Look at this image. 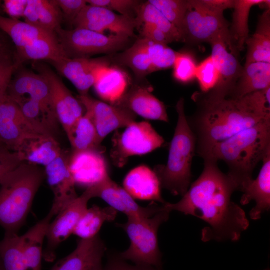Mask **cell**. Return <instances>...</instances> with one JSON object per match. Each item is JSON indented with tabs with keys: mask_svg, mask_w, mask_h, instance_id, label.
Masks as SVG:
<instances>
[{
	"mask_svg": "<svg viewBox=\"0 0 270 270\" xmlns=\"http://www.w3.org/2000/svg\"><path fill=\"white\" fill-rule=\"evenodd\" d=\"M112 142V160L116 167L122 168L130 156L151 152L160 148L164 140L148 122H134L122 132L116 130Z\"/></svg>",
	"mask_w": 270,
	"mask_h": 270,
	"instance_id": "9c48e42d",
	"label": "cell"
},
{
	"mask_svg": "<svg viewBox=\"0 0 270 270\" xmlns=\"http://www.w3.org/2000/svg\"><path fill=\"white\" fill-rule=\"evenodd\" d=\"M178 120L170 146L167 163L156 166V174L161 188L174 196H183L188 190L192 178V166L196 154V139L188 124L184 100L177 102Z\"/></svg>",
	"mask_w": 270,
	"mask_h": 270,
	"instance_id": "5b68a950",
	"label": "cell"
},
{
	"mask_svg": "<svg viewBox=\"0 0 270 270\" xmlns=\"http://www.w3.org/2000/svg\"><path fill=\"white\" fill-rule=\"evenodd\" d=\"M0 145H4V144H2V143L1 142L0 140Z\"/></svg>",
	"mask_w": 270,
	"mask_h": 270,
	"instance_id": "11a10c76",
	"label": "cell"
},
{
	"mask_svg": "<svg viewBox=\"0 0 270 270\" xmlns=\"http://www.w3.org/2000/svg\"><path fill=\"white\" fill-rule=\"evenodd\" d=\"M88 4L108 10L120 14L135 18L136 10L142 3L136 0H86Z\"/></svg>",
	"mask_w": 270,
	"mask_h": 270,
	"instance_id": "ee69618b",
	"label": "cell"
},
{
	"mask_svg": "<svg viewBox=\"0 0 270 270\" xmlns=\"http://www.w3.org/2000/svg\"><path fill=\"white\" fill-rule=\"evenodd\" d=\"M118 212L110 206L101 208L93 205L88 208L77 224L73 234L80 239H89L97 236L103 224L114 221Z\"/></svg>",
	"mask_w": 270,
	"mask_h": 270,
	"instance_id": "836d02e7",
	"label": "cell"
},
{
	"mask_svg": "<svg viewBox=\"0 0 270 270\" xmlns=\"http://www.w3.org/2000/svg\"><path fill=\"white\" fill-rule=\"evenodd\" d=\"M123 185L134 199L166 203L162 197L160 184L156 174L146 166H140L130 171Z\"/></svg>",
	"mask_w": 270,
	"mask_h": 270,
	"instance_id": "cb8c5ba5",
	"label": "cell"
},
{
	"mask_svg": "<svg viewBox=\"0 0 270 270\" xmlns=\"http://www.w3.org/2000/svg\"><path fill=\"white\" fill-rule=\"evenodd\" d=\"M55 32L66 56L70 58H90L96 54L116 52L124 48L130 38L80 28L66 30L60 27Z\"/></svg>",
	"mask_w": 270,
	"mask_h": 270,
	"instance_id": "52a82bcc",
	"label": "cell"
},
{
	"mask_svg": "<svg viewBox=\"0 0 270 270\" xmlns=\"http://www.w3.org/2000/svg\"><path fill=\"white\" fill-rule=\"evenodd\" d=\"M52 218L48 214L22 236V252L26 270H42L44 242Z\"/></svg>",
	"mask_w": 270,
	"mask_h": 270,
	"instance_id": "484cf974",
	"label": "cell"
},
{
	"mask_svg": "<svg viewBox=\"0 0 270 270\" xmlns=\"http://www.w3.org/2000/svg\"><path fill=\"white\" fill-rule=\"evenodd\" d=\"M14 61L18 69L22 63L28 61H58L67 58L60 44L56 35L36 40L26 46L16 50Z\"/></svg>",
	"mask_w": 270,
	"mask_h": 270,
	"instance_id": "4316f807",
	"label": "cell"
},
{
	"mask_svg": "<svg viewBox=\"0 0 270 270\" xmlns=\"http://www.w3.org/2000/svg\"><path fill=\"white\" fill-rule=\"evenodd\" d=\"M173 67L174 76L180 82L188 83L196 78L197 65L190 54L177 52Z\"/></svg>",
	"mask_w": 270,
	"mask_h": 270,
	"instance_id": "7bdbcfd3",
	"label": "cell"
},
{
	"mask_svg": "<svg viewBox=\"0 0 270 270\" xmlns=\"http://www.w3.org/2000/svg\"><path fill=\"white\" fill-rule=\"evenodd\" d=\"M269 150L270 119L216 144L202 158L224 162L228 170L226 174L242 192L253 179L254 168Z\"/></svg>",
	"mask_w": 270,
	"mask_h": 270,
	"instance_id": "3957f363",
	"label": "cell"
},
{
	"mask_svg": "<svg viewBox=\"0 0 270 270\" xmlns=\"http://www.w3.org/2000/svg\"><path fill=\"white\" fill-rule=\"evenodd\" d=\"M270 92L268 87L240 98L195 101L196 110L186 118L196 139V154L203 158L216 144L270 119Z\"/></svg>",
	"mask_w": 270,
	"mask_h": 270,
	"instance_id": "7a4b0ae2",
	"label": "cell"
},
{
	"mask_svg": "<svg viewBox=\"0 0 270 270\" xmlns=\"http://www.w3.org/2000/svg\"><path fill=\"white\" fill-rule=\"evenodd\" d=\"M229 30V24L224 15L214 14L200 10L190 4L188 0L182 29L184 42L210 43L219 36H230Z\"/></svg>",
	"mask_w": 270,
	"mask_h": 270,
	"instance_id": "5bb4252c",
	"label": "cell"
},
{
	"mask_svg": "<svg viewBox=\"0 0 270 270\" xmlns=\"http://www.w3.org/2000/svg\"><path fill=\"white\" fill-rule=\"evenodd\" d=\"M118 60L122 64L129 67L139 78L153 72L150 60L140 39L120 54Z\"/></svg>",
	"mask_w": 270,
	"mask_h": 270,
	"instance_id": "f35d334b",
	"label": "cell"
},
{
	"mask_svg": "<svg viewBox=\"0 0 270 270\" xmlns=\"http://www.w3.org/2000/svg\"><path fill=\"white\" fill-rule=\"evenodd\" d=\"M17 70L14 59L6 50L0 54V96L6 92L12 74Z\"/></svg>",
	"mask_w": 270,
	"mask_h": 270,
	"instance_id": "bcb514c9",
	"label": "cell"
},
{
	"mask_svg": "<svg viewBox=\"0 0 270 270\" xmlns=\"http://www.w3.org/2000/svg\"><path fill=\"white\" fill-rule=\"evenodd\" d=\"M106 246L98 234L78 240L76 248L60 260L52 270H103L102 258Z\"/></svg>",
	"mask_w": 270,
	"mask_h": 270,
	"instance_id": "44dd1931",
	"label": "cell"
},
{
	"mask_svg": "<svg viewBox=\"0 0 270 270\" xmlns=\"http://www.w3.org/2000/svg\"><path fill=\"white\" fill-rule=\"evenodd\" d=\"M40 134L22 114L18 104L6 93L0 96V140L16 152L26 139Z\"/></svg>",
	"mask_w": 270,
	"mask_h": 270,
	"instance_id": "7c38bea8",
	"label": "cell"
},
{
	"mask_svg": "<svg viewBox=\"0 0 270 270\" xmlns=\"http://www.w3.org/2000/svg\"><path fill=\"white\" fill-rule=\"evenodd\" d=\"M211 56L219 72V79L216 86L207 93L196 92L194 101L206 103L219 102L230 96L240 77L243 68L238 58V53L232 47L230 37L220 36L210 43Z\"/></svg>",
	"mask_w": 270,
	"mask_h": 270,
	"instance_id": "ba28073f",
	"label": "cell"
},
{
	"mask_svg": "<svg viewBox=\"0 0 270 270\" xmlns=\"http://www.w3.org/2000/svg\"><path fill=\"white\" fill-rule=\"evenodd\" d=\"M74 28L131 38L136 28L135 18L117 14L104 8L87 4L74 20Z\"/></svg>",
	"mask_w": 270,
	"mask_h": 270,
	"instance_id": "4fadbf2b",
	"label": "cell"
},
{
	"mask_svg": "<svg viewBox=\"0 0 270 270\" xmlns=\"http://www.w3.org/2000/svg\"><path fill=\"white\" fill-rule=\"evenodd\" d=\"M136 28L142 24H151L164 32L174 42H184L182 32L148 0L140 5L136 10Z\"/></svg>",
	"mask_w": 270,
	"mask_h": 270,
	"instance_id": "8d00e7d4",
	"label": "cell"
},
{
	"mask_svg": "<svg viewBox=\"0 0 270 270\" xmlns=\"http://www.w3.org/2000/svg\"><path fill=\"white\" fill-rule=\"evenodd\" d=\"M164 204V210L152 217H128L126 223L116 224L124 230L130 242L128 248L119 254L122 258L136 265L162 268L158 232L160 225L168 220L170 212Z\"/></svg>",
	"mask_w": 270,
	"mask_h": 270,
	"instance_id": "8992f818",
	"label": "cell"
},
{
	"mask_svg": "<svg viewBox=\"0 0 270 270\" xmlns=\"http://www.w3.org/2000/svg\"><path fill=\"white\" fill-rule=\"evenodd\" d=\"M263 6L270 9L269 0H234L232 22L230 28V36L232 46L238 53L244 48L248 38V18L252 7Z\"/></svg>",
	"mask_w": 270,
	"mask_h": 270,
	"instance_id": "f1b7e54d",
	"label": "cell"
},
{
	"mask_svg": "<svg viewBox=\"0 0 270 270\" xmlns=\"http://www.w3.org/2000/svg\"><path fill=\"white\" fill-rule=\"evenodd\" d=\"M140 40L150 60L153 72L173 67L178 52L168 45L144 38Z\"/></svg>",
	"mask_w": 270,
	"mask_h": 270,
	"instance_id": "ab89813d",
	"label": "cell"
},
{
	"mask_svg": "<svg viewBox=\"0 0 270 270\" xmlns=\"http://www.w3.org/2000/svg\"><path fill=\"white\" fill-rule=\"evenodd\" d=\"M6 50L4 49V48L3 46V44L2 42V40L0 36V54L2 53V52H4Z\"/></svg>",
	"mask_w": 270,
	"mask_h": 270,
	"instance_id": "f5cc1de1",
	"label": "cell"
},
{
	"mask_svg": "<svg viewBox=\"0 0 270 270\" xmlns=\"http://www.w3.org/2000/svg\"><path fill=\"white\" fill-rule=\"evenodd\" d=\"M15 102L25 117L40 134L56 140L60 122L56 117L47 112L32 100L26 98Z\"/></svg>",
	"mask_w": 270,
	"mask_h": 270,
	"instance_id": "e575fe53",
	"label": "cell"
},
{
	"mask_svg": "<svg viewBox=\"0 0 270 270\" xmlns=\"http://www.w3.org/2000/svg\"><path fill=\"white\" fill-rule=\"evenodd\" d=\"M70 154L63 151L60 156L45 166V176L54 196L53 204L48 213L52 218L78 196L69 168Z\"/></svg>",
	"mask_w": 270,
	"mask_h": 270,
	"instance_id": "2e32d148",
	"label": "cell"
},
{
	"mask_svg": "<svg viewBox=\"0 0 270 270\" xmlns=\"http://www.w3.org/2000/svg\"><path fill=\"white\" fill-rule=\"evenodd\" d=\"M262 166L256 180H252L244 188L240 204H248L254 200L256 206L250 212V217L258 220L270 208V150L262 160Z\"/></svg>",
	"mask_w": 270,
	"mask_h": 270,
	"instance_id": "603a6c76",
	"label": "cell"
},
{
	"mask_svg": "<svg viewBox=\"0 0 270 270\" xmlns=\"http://www.w3.org/2000/svg\"><path fill=\"white\" fill-rule=\"evenodd\" d=\"M138 28H142L140 33L142 38L166 45L174 42L164 32L151 24H142Z\"/></svg>",
	"mask_w": 270,
	"mask_h": 270,
	"instance_id": "681fc988",
	"label": "cell"
},
{
	"mask_svg": "<svg viewBox=\"0 0 270 270\" xmlns=\"http://www.w3.org/2000/svg\"><path fill=\"white\" fill-rule=\"evenodd\" d=\"M92 198H100L117 212L128 217L150 218L164 210V204H154L147 207L139 206L122 188L108 177L99 184L88 188Z\"/></svg>",
	"mask_w": 270,
	"mask_h": 270,
	"instance_id": "e0dca14e",
	"label": "cell"
},
{
	"mask_svg": "<svg viewBox=\"0 0 270 270\" xmlns=\"http://www.w3.org/2000/svg\"><path fill=\"white\" fill-rule=\"evenodd\" d=\"M103 148L72 150L70 154L68 164L76 185L88 188L110 176Z\"/></svg>",
	"mask_w": 270,
	"mask_h": 270,
	"instance_id": "ac0fdd59",
	"label": "cell"
},
{
	"mask_svg": "<svg viewBox=\"0 0 270 270\" xmlns=\"http://www.w3.org/2000/svg\"><path fill=\"white\" fill-rule=\"evenodd\" d=\"M0 258L3 270H26L22 249V236L5 234L0 242Z\"/></svg>",
	"mask_w": 270,
	"mask_h": 270,
	"instance_id": "74e56055",
	"label": "cell"
},
{
	"mask_svg": "<svg viewBox=\"0 0 270 270\" xmlns=\"http://www.w3.org/2000/svg\"><path fill=\"white\" fill-rule=\"evenodd\" d=\"M113 105L128 109L146 119L168 122L164 104L146 86H132Z\"/></svg>",
	"mask_w": 270,
	"mask_h": 270,
	"instance_id": "7402d4cb",
	"label": "cell"
},
{
	"mask_svg": "<svg viewBox=\"0 0 270 270\" xmlns=\"http://www.w3.org/2000/svg\"><path fill=\"white\" fill-rule=\"evenodd\" d=\"M63 151L56 139L39 135L26 140L16 152L24 162L45 167L60 156Z\"/></svg>",
	"mask_w": 270,
	"mask_h": 270,
	"instance_id": "d4e9b609",
	"label": "cell"
},
{
	"mask_svg": "<svg viewBox=\"0 0 270 270\" xmlns=\"http://www.w3.org/2000/svg\"><path fill=\"white\" fill-rule=\"evenodd\" d=\"M148 2L156 8L182 34V24L188 8V0H148Z\"/></svg>",
	"mask_w": 270,
	"mask_h": 270,
	"instance_id": "60d3db41",
	"label": "cell"
},
{
	"mask_svg": "<svg viewBox=\"0 0 270 270\" xmlns=\"http://www.w3.org/2000/svg\"><path fill=\"white\" fill-rule=\"evenodd\" d=\"M66 134L72 150L102 148L94 124L86 112Z\"/></svg>",
	"mask_w": 270,
	"mask_h": 270,
	"instance_id": "d590c367",
	"label": "cell"
},
{
	"mask_svg": "<svg viewBox=\"0 0 270 270\" xmlns=\"http://www.w3.org/2000/svg\"><path fill=\"white\" fill-rule=\"evenodd\" d=\"M62 14L69 22L74 20L88 4L86 0H54Z\"/></svg>",
	"mask_w": 270,
	"mask_h": 270,
	"instance_id": "c3c4849f",
	"label": "cell"
},
{
	"mask_svg": "<svg viewBox=\"0 0 270 270\" xmlns=\"http://www.w3.org/2000/svg\"><path fill=\"white\" fill-rule=\"evenodd\" d=\"M24 163L18 154L0 145V184L4 178Z\"/></svg>",
	"mask_w": 270,
	"mask_h": 270,
	"instance_id": "f6af8a7d",
	"label": "cell"
},
{
	"mask_svg": "<svg viewBox=\"0 0 270 270\" xmlns=\"http://www.w3.org/2000/svg\"><path fill=\"white\" fill-rule=\"evenodd\" d=\"M34 66L48 82L54 110L67 134L84 115L82 106L50 66L38 62Z\"/></svg>",
	"mask_w": 270,
	"mask_h": 270,
	"instance_id": "30bf717a",
	"label": "cell"
},
{
	"mask_svg": "<svg viewBox=\"0 0 270 270\" xmlns=\"http://www.w3.org/2000/svg\"><path fill=\"white\" fill-rule=\"evenodd\" d=\"M246 64L270 63V10L266 9L259 18L255 33L248 38Z\"/></svg>",
	"mask_w": 270,
	"mask_h": 270,
	"instance_id": "1f68e13d",
	"label": "cell"
},
{
	"mask_svg": "<svg viewBox=\"0 0 270 270\" xmlns=\"http://www.w3.org/2000/svg\"><path fill=\"white\" fill-rule=\"evenodd\" d=\"M128 82L126 73L110 66L100 72L93 86L100 98L113 105L128 89Z\"/></svg>",
	"mask_w": 270,
	"mask_h": 270,
	"instance_id": "4dcf8cb0",
	"label": "cell"
},
{
	"mask_svg": "<svg viewBox=\"0 0 270 270\" xmlns=\"http://www.w3.org/2000/svg\"><path fill=\"white\" fill-rule=\"evenodd\" d=\"M0 30L7 34L16 46L22 48L40 38L56 35L36 26L0 15Z\"/></svg>",
	"mask_w": 270,
	"mask_h": 270,
	"instance_id": "d6a6232c",
	"label": "cell"
},
{
	"mask_svg": "<svg viewBox=\"0 0 270 270\" xmlns=\"http://www.w3.org/2000/svg\"><path fill=\"white\" fill-rule=\"evenodd\" d=\"M92 198L90 190L86 188L80 196L60 212L50 222L46 236V245L43 251V258L45 260L54 261L56 249L73 234L79 220L88 208V202Z\"/></svg>",
	"mask_w": 270,
	"mask_h": 270,
	"instance_id": "8fae6325",
	"label": "cell"
},
{
	"mask_svg": "<svg viewBox=\"0 0 270 270\" xmlns=\"http://www.w3.org/2000/svg\"><path fill=\"white\" fill-rule=\"evenodd\" d=\"M192 6L207 12L224 15L225 10L234 8V0H188Z\"/></svg>",
	"mask_w": 270,
	"mask_h": 270,
	"instance_id": "7dc6e473",
	"label": "cell"
},
{
	"mask_svg": "<svg viewBox=\"0 0 270 270\" xmlns=\"http://www.w3.org/2000/svg\"><path fill=\"white\" fill-rule=\"evenodd\" d=\"M6 94L14 102L26 98L38 102L47 112L56 118L48 82L38 73L26 70L20 71L14 79L12 78Z\"/></svg>",
	"mask_w": 270,
	"mask_h": 270,
	"instance_id": "ffe728a7",
	"label": "cell"
},
{
	"mask_svg": "<svg viewBox=\"0 0 270 270\" xmlns=\"http://www.w3.org/2000/svg\"><path fill=\"white\" fill-rule=\"evenodd\" d=\"M45 177L41 168L24 162L2 180L0 184V226L5 234H18Z\"/></svg>",
	"mask_w": 270,
	"mask_h": 270,
	"instance_id": "277c9868",
	"label": "cell"
},
{
	"mask_svg": "<svg viewBox=\"0 0 270 270\" xmlns=\"http://www.w3.org/2000/svg\"><path fill=\"white\" fill-rule=\"evenodd\" d=\"M24 22L56 33L60 26L62 12L54 0H28Z\"/></svg>",
	"mask_w": 270,
	"mask_h": 270,
	"instance_id": "f546056e",
	"label": "cell"
},
{
	"mask_svg": "<svg viewBox=\"0 0 270 270\" xmlns=\"http://www.w3.org/2000/svg\"><path fill=\"white\" fill-rule=\"evenodd\" d=\"M28 0H5L2 8L10 18L20 20L23 18Z\"/></svg>",
	"mask_w": 270,
	"mask_h": 270,
	"instance_id": "816d5d0a",
	"label": "cell"
},
{
	"mask_svg": "<svg viewBox=\"0 0 270 270\" xmlns=\"http://www.w3.org/2000/svg\"><path fill=\"white\" fill-rule=\"evenodd\" d=\"M50 63L76 87L80 95H87L100 74L110 66L106 58H64Z\"/></svg>",
	"mask_w": 270,
	"mask_h": 270,
	"instance_id": "d6986e66",
	"label": "cell"
},
{
	"mask_svg": "<svg viewBox=\"0 0 270 270\" xmlns=\"http://www.w3.org/2000/svg\"><path fill=\"white\" fill-rule=\"evenodd\" d=\"M270 87V63L246 64L242 74L228 98H237Z\"/></svg>",
	"mask_w": 270,
	"mask_h": 270,
	"instance_id": "83f0119b",
	"label": "cell"
},
{
	"mask_svg": "<svg viewBox=\"0 0 270 270\" xmlns=\"http://www.w3.org/2000/svg\"><path fill=\"white\" fill-rule=\"evenodd\" d=\"M204 168L182 200L176 204L166 202L164 208L192 215L204 221L202 230L204 242L238 240L249 226L245 212L232 200L237 188L218 162L204 158Z\"/></svg>",
	"mask_w": 270,
	"mask_h": 270,
	"instance_id": "6da1fadb",
	"label": "cell"
},
{
	"mask_svg": "<svg viewBox=\"0 0 270 270\" xmlns=\"http://www.w3.org/2000/svg\"><path fill=\"white\" fill-rule=\"evenodd\" d=\"M196 78L198 80L202 93H207L216 86L219 79V72L211 56L197 66Z\"/></svg>",
	"mask_w": 270,
	"mask_h": 270,
	"instance_id": "b9f144b4",
	"label": "cell"
},
{
	"mask_svg": "<svg viewBox=\"0 0 270 270\" xmlns=\"http://www.w3.org/2000/svg\"><path fill=\"white\" fill-rule=\"evenodd\" d=\"M103 270H162L152 266L130 265L122 258L119 254L110 255Z\"/></svg>",
	"mask_w": 270,
	"mask_h": 270,
	"instance_id": "f907efd6",
	"label": "cell"
},
{
	"mask_svg": "<svg viewBox=\"0 0 270 270\" xmlns=\"http://www.w3.org/2000/svg\"><path fill=\"white\" fill-rule=\"evenodd\" d=\"M0 270H3L2 264L1 262L0 258Z\"/></svg>",
	"mask_w": 270,
	"mask_h": 270,
	"instance_id": "db71d44e",
	"label": "cell"
},
{
	"mask_svg": "<svg viewBox=\"0 0 270 270\" xmlns=\"http://www.w3.org/2000/svg\"><path fill=\"white\" fill-rule=\"evenodd\" d=\"M78 100L92 118L100 144L110 132L127 127L136 118V115L128 109L108 104L88 94L79 95Z\"/></svg>",
	"mask_w": 270,
	"mask_h": 270,
	"instance_id": "9a60e30c",
	"label": "cell"
},
{
	"mask_svg": "<svg viewBox=\"0 0 270 270\" xmlns=\"http://www.w3.org/2000/svg\"><path fill=\"white\" fill-rule=\"evenodd\" d=\"M1 3H2V2H1V1L0 0V6H1Z\"/></svg>",
	"mask_w": 270,
	"mask_h": 270,
	"instance_id": "9f6ffc18",
	"label": "cell"
}]
</instances>
